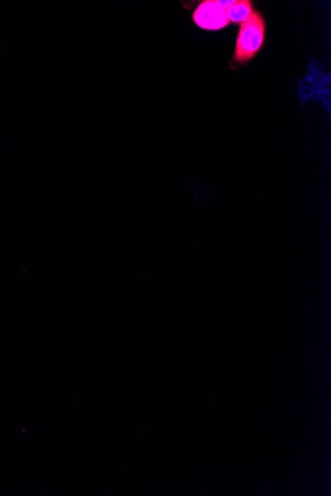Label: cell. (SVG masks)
Returning <instances> with one entry per match:
<instances>
[{
	"mask_svg": "<svg viewBox=\"0 0 331 496\" xmlns=\"http://www.w3.org/2000/svg\"><path fill=\"white\" fill-rule=\"evenodd\" d=\"M225 11L230 22L243 23L250 17L254 10L252 2L249 0H238Z\"/></svg>",
	"mask_w": 331,
	"mask_h": 496,
	"instance_id": "obj_3",
	"label": "cell"
},
{
	"mask_svg": "<svg viewBox=\"0 0 331 496\" xmlns=\"http://www.w3.org/2000/svg\"><path fill=\"white\" fill-rule=\"evenodd\" d=\"M266 24L260 12L253 11L246 21L240 24L234 59L245 63L256 56L265 40Z\"/></svg>",
	"mask_w": 331,
	"mask_h": 496,
	"instance_id": "obj_1",
	"label": "cell"
},
{
	"mask_svg": "<svg viewBox=\"0 0 331 496\" xmlns=\"http://www.w3.org/2000/svg\"><path fill=\"white\" fill-rule=\"evenodd\" d=\"M192 18L199 27L206 30H220L230 23L225 9L214 0L202 1L195 9Z\"/></svg>",
	"mask_w": 331,
	"mask_h": 496,
	"instance_id": "obj_2",
	"label": "cell"
},
{
	"mask_svg": "<svg viewBox=\"0 0 331 496\" xmlns=\"http://www.w3.org/2000/svg\"><path fill=\"white\" fill-rule=\"evenodd\" d=\"M219 3V6L223 7V9H228L230 7L232 6L233 4H234V0H219L218 1Z\"/></svg>",
	"mask_w": 331,
	"mask_h": 496,
	"instance_id": "obj_4",
	"label": "cell"
}]
</instances>
